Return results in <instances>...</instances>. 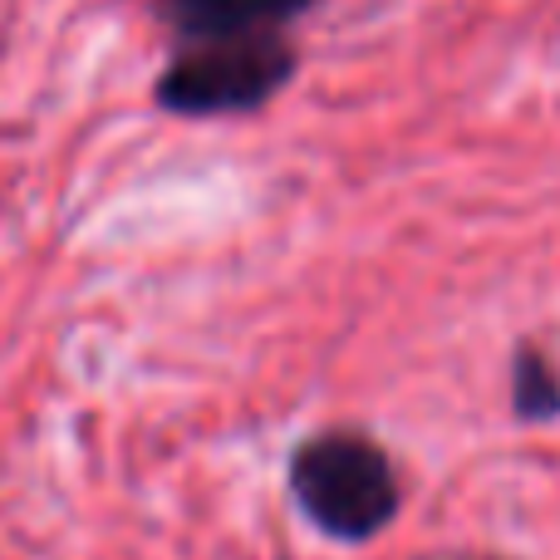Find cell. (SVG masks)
Wrapping results in <instances>:
<instances>
[{
    "label": "cell",
    "mask_w": 560,
    "mask_h": 560,
    "mask_svg": "<svg viewBox=\"0 0 560 560\" xmlns=\"http://www.w3.org/2000/svg\"><path fill=\"white\" fill-rule=\"evenodd\" d=\"M290 497L310 516L315 532H325L329 541H374L378 532H388L404 506L398 492L394 457L364 433L349 428H329L315 433L290 453Z\"/></svg>",
    "instance_id": "6da1fadb"
},
{
    "label": "cell",
    "mask_w": 560,
    "mask_h": 560,
    "mask_svg": "<svg viewBox=\"0 0 560 560\" xmlns=\"http://www.w3.org/2000/svg\"><path fill=\"white\" fill-rule=\"evenodd\" d=\"M295 65L300 55L285 30L197 39V45H177V55L167 59L153 84V104L177 118L256 114L295 79Z\"/></svg>",
    "instance_id": "7a4b0ae2"
},
{
    "label": "cell",
    "mask_w": 560,
    "mask_h": 560,
    "mask_svg": "<svg viewBox=\"0 0 560 560\" xmlns=\"http://www.w3.org/2000/svg\"><path fill=\"white\" fill-rule=\"evenodd\" d=\"M319 0H158L163 20L183 45L197 39H232V35H261V30H285Z\"/></svg>",
    "instance_id": "3957f363"
},
{
    "label": "cell",
    "mask_w": 560,
    "mask_h": 560,
    "mask_svg": "<svg viewBox=\"0 0 560 560\" xmlns=\"http://www.w3.org/2000/svg\"><path fill=\"white\" fill-rule=\"evenodd\" d=\"M512 408L522 423H551L560 418V369L546 349L516 345L512 354Z\"/></svg>",
    "instance_id": "277c9868"
},
{
    "label": "cell",
    "mask_w": 560,
    "mask_h": 560,
    "mask_svg": "<svg viewBox=\"0 0 560 560\" xmlns=\"http://www.w3.org/2000/svg\"><path fill=\"white\" fill-rule=\"evenodd\" d=\"M477 560H497V556H477Z\"/></svg>",
    "instance_id": "5b68a950"
}]
</instances>
